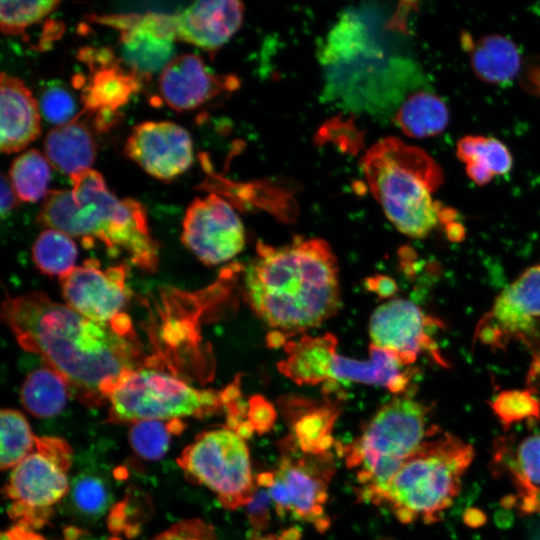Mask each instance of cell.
Listing matches in <instances>:
<instances>
[{
  "label": "cell",
  "instance_id": "6da1fadb",
  "mask_svg": "<svg viewBox=\"0 0 540 540\" xmlns=\"http://www.w3.org/2000/svg\"><path fill=\"white\" fill-rule=\"evenodd\" d=\"M1 317L17 343L59 373L70 396L88 407L109 401L123 377L141 367V345L125 313L93 321L33 291L6 297Z\"/></svg>",
  "mask_w": 540,
  "mask_h": 540
},
{
  "label": "cell",
  "instance_id": "7a4b0ae2",
  "mask_svg": "<svg viewBox=\"0 0 540 540\" xmlns=\"http://www.w3.org/2000/svg\"><path fill=\"white\" fill-rule=\"evenodd\" d=\"M243 277V295L258 318L295 334L321 325L340 307L339 271L329 244L296 237L273 247L261 242Z\"/></svg>",
  "mask_w": 540,
  "mask_h": 540
},
{
  "label": "cell",
  "instance_id": "3957f363",
  "mask_svg": "<svg viewBox=\"0 0 540 540\" xmlns=\"http://www.w3.org/2000/svg\"><path fill=\"white\" fill-rule=\"evenodd\" d=\"M72 189L48 191L38 214L39 222L86 245L93 239L115 256L126 253L130 262L146 272L159 264V243L151 236L146 212L134 199H118L102 175L86 169L70 176Z\"/></svg>",
  "mask_w": 540,
  "mask_h": 540
},
{
  "label": "cell",
  "instance_id": "277c9868",
  "mask_svg": "<svg viewBox=\"0 0 540 540\" xmlns=\"http://www.w3.org/2000/svg\"><path fill=\"white\" fill-rule=\"evenodd\" d=\"M371 193L403 234L424 238L440 222L449 223L432 193L443 182L440 166L424 150L396 137L374 144L361 161Z\"/></svg>",
  "mask_w": 540,
  "mask_h": 540
},
{
  "label": "cell",
  "instance_id": "5b68a950",
  "mask_svg": "<svg viewBox=\"0 0 540 540\" xmlns=\"http://www.w3.org/2000/svg\"><path fill=\"white\" fill-rule=\"evenodd\" d=\"M473 458L472 445L453 434L428 438L394 474L380 505L401 523L439 521L459 494Z\"/></svg>",
  "mask_w": 540,
  "mask_h": 540
},
{
  "label": "cell",
  "instance_id": "8992f818",
  "mask_svg": "<svg viewBox=\"0 0 540 540\" xmlns=\"http://www.w3.org/2000/svg\"><path fill=\"white\" fill-rule=\"evenodd\" d=\"M436 431L422 402L398 395L384 404L343 449L347 466L355 472L358 497L380 505L394 474Z\"/></svg>",
  "mask_w": 540,
  "mask_h": 540
},
{
  "label": "cell",
  "instance_id": "52a82bcc",
  "mask_svg": "<svg viewBox=\"0 0 540 540\" xmlns=\"http://www.w3.org/2000/svg\"><path fill=\"white\" fill-rule=\"evenodd\" d=\"M106 422L203 418L225 408L222 391L197 389L161 370L139 367L119 382L109 398Z\"/></svg>",
  "mask_w": 540,
  "mask_h": 540
},
{
  "label": "cell",
  "instance_id": "ba28073f",
  "mask_svg": "<svg viewBox=\"0 0 540 540\" xmlns=\"http://www.w3.org/2000/svg\"><path fill=\"white\" fill-rule=\"evenodd\" d=\"M177 463L187 480L210 489L226 509L250 504L255 496L248 447L244 438L230 428L198 434Z\"/></svg>",
  "mask_w": 540,
  "mask_h": 540
},
{
  "label": "cell",
  "instance_id": "9c48e42d",
  "mask_svg": "<svg viewBox=\"0 0 540 540\" xmlns=\"http://www.w3.org/2000/svg\"><path fill=\"white\" fill-rule=\"evenodd\" d=\"M71 463L72 451L65 440L36 437L34 450L13 468L5 486L12 500L9 516L26 527L42 526L52 506L69 492Z\"/></svg>",
  "mask_w": 540,
  "mask_h": 540
},
{
  "label": "cell",
  "instance_id": "30bf717a",
  "mask_svg": "<svg viewBox=\"0 0 540 540\" xmlns=\"http://www.w3.org/2000/svg\"><path fill=\"white\" fill-rule=\"evenodd\" d=\"M298 445V444H297ZM292 437L285 441L275 470L258 477L279 515H289L324 532L330 524L325 506L332 463L325 452L297 451Z\"/></svg>",
  "mask_w": 540,
  "mask_h": 540
},
{
  "label": "cell",
  "instance_id": "8fae6325",
  "mask_svg": "<svg viewBox=\"0 0 540 540\" xmlns=\"http://www.w3.org/2000/svg\"><path fill=\"white\" fill-rule=\"evenodd\" d=\"M182 227L184 246L209 266L229 261L245 245L242 221L233 207L214 193L191 202Z\"/></svg>",
  "mask_w": 540,
  "mask_h": 540
},
{
  "label": "cell",
  "instance_id": "7c38bea8",
  "mask_svg": "<svg viewBox=\"0 0 540 540\" xmlns=\"http://www.w3.org/2000/svg\"><path fill=\"white\" fill-rule=\"evenodd\" d=\"M99 22L120 30L122 61L140 77L162 71L173 59L176 37L173 15H108Z\"/></svg>",
  "mask_w": 540,
  "mask_h": 540
},
{
  "label": "cell",
  "instance_id": "4fadbf2b",
  "mask_svg": "<svg viewBox=\"0 0 540 540\" xmlns=\"http://www.w3.org/2000/svg\"><path fill=\"white\" fill-rule=\"evenodd\" d=\"M126 264L102 270L95 259L84 261L60 278L66 304L84 317L98 322H111L124 309L130 290Z\"/></svg>",
  "mask_w": 540,
  "mask_h": 540
},
{
  "label": "cell",
  "instance_id": "5bb4252c",
  "mask_svg": "<svg viewBox=\"0 0 540 540\" xmlns=\"http://www.w3.org/2000/svg\"><path fill=\"white\" fill-rule=\"evenodd\" d=\"M432 324L417 305L394 298L378 306L369 320L371 343L395 353L407 366L418 355L428 352L438 363L446 365L436 343L427 332Z\"/></svg>",
  "mask_w": 540,
  "mask_h": 540
},
{
  "label": "cell",
  "instance_id": "9a60e30c",
  "mask_svg": "<svg viewBox=\"0 0 540 540\" xmlns=\"http://www.w3.org/2000/svg\"><path fill=\"white\" fill-rule=\"evenodd\" d=\"M124 152L149 175L164 181L184 173L193 162L189 133L169 121H147L135 126Z\"/></svg>",
  "mask_w": 540,
  "mask_h": 540
},
{
  "label": "cell",
  "instance_id": "2e32d148",
  "mask_svg": "<svg viewBox=\"0 0 540 540\" xmlns=\"http://www.w3.org/2000/svg\"><path fill=\"white\" fill-rule=\"evenodd\" d=\"M491 467L493 473L505 476L512 488L504 505L521 514H540V433L516 440L500 437L494 442Z\"/></svg>",
  "mask_w": 540,
  "mask_h": 540
},
{
  "label": "cell",
  "instance_id": "e0dca14e",
  "mask_svg": "<svg viewBox=\"0 0 540 540\" xmlns=\"http://www.w3.org/2000/svg\"><path fill=\"white\" fill-rule=\"evenodd\" d=\"M234 75H216L194 54L173 58L162 70L159 81L161 97L176 111L195 109L217 95L236 89Z\"/></svg>",
  "mask_w": 540,
  "mask_h": 540
},
{
  "label": "cell",
  "instance_id": "ac0fdd59",
  "mask_svg": "<svg viewBox=\"0 0 540 540\" xmlns=\"http://www.w3.org/2000/svg\"><path fill=\"white\" fill-rule=\"evenodd\" d=\"M540 317V263L524 271L496 298L480 323V339L495 340L504 334L527 331Z\"/></svg>",
  "mask_w": 540,
  "mask_h": 540
},
{
  "label": "cell",
  "instance_id": "d6986e66",
  "mask_svg": "<svg viewBox=\"0 0 540 540\" xmlns=\"http://www.w3.org/2000/svg\"><path fill=\"white\" fill-rule=\"evenodd\" d=\"M244 6L235 0H202L174 15L176 37L206 51H216L238 31Z\"/></svg>",
  "mask_w": 540,
  "mask_h": 540
},
{
  "label": "cell",
  "instance_id": "ffe728a7",
  "mask_svg": "<svg viewBox=\"0 0 540 540\" xmlns=\"http://www.w3.org/2000/svg\"><path fill=\"white\" fill-rule=\"evenodd\" d=\"M79 56L91 69L90 79L81 94L84 110L117 112L140 88L141 77L119 64L109 49H82Z\"/></svg>",
  "mask_w": 540,
  "mask_h": 540
},
{
  "label": "cell",
  "instance_id": "44dd1931",
  "mask_svg": "<svg viewBox=\"0 0 540 540\" xmlns=\"http://www.w3.org/2000/svg\"><path fill=\"white\" fill-rule=\"evenodd\" d=\"M41 133L39 104L19 78L4 72L0 78V150L14 153Z\"/></svg>",
  "mask_w": 540,
  "mask_h": 540
},
{
  "label": "cell",
  "instance_id": "7402d4cb",
  "mask_svg": "<svg viewBox=\"0 0 540 540\" xmlns=\"http://www.w3.org/2000/svg\"><path fill=\"white\" fill-rule=\"evenodd\" d=\"M337 338L331 333L312 337L304 335L284 345L286 358L277 364L281 374L298 385H316L331 380Z\"/></svg>",
  "mask_w": 540,
  "mask_h": 540
},
{
  "label": "cell",
  "instance_id": "603a6c76",
  "mask_svg": "<svg viewBox=\"0 0 540 540\" xmlns=\"http://www.w3.org/2000/svg\"><path fill=\"white\" fill-rule=\"evenodd\" d=\"M404 366L395 353L371 343L369 359L365 361L337 354L332 365L331 380L382 386L400 395L406 392L411 377L403 370Z\"/></svg>",
  "mask_w": 540,
  "mask_h": 540
},
{
  "label": "cell",
  "instance_id": "cb8c5ba5",
  "mask_svg": "<svg viewBox=\"0 0 540 540\" xmlns=\"http://www.w3.org/2000/svg\"><path fill=\"white\" fill-rule=\"evenodd\" d=\"M44 150L52 167L71 176L90 169L95 160L96 143L89 129L74 119L47 133Z\"/></svg>",
  "mask_w": 540,
  "mask_h": 540
},
{
  "label": "cell",
  "instance_id": "d4e9b609",
  "mask_svg": "<svg viewBox=\"0 0 540 540\" xmlns=\"http://www.w3.org/2000/svg\"><path fill=\"white\" fill-rule=\"evenodd\" d=\"M456 155L465 164L467 176L479 186L508 173L513 164L508 148L494 137L464 136L457 142Z\"/></svg>",
  "mask_w": 540,
  "mask_h": 540
},
{
  "label": "cell",
  "instance_id": "484cf974",
  "mask_svg": "<svg viewBox=\"0 0 540 540\" xmlns=\"http://www.w3.org/2000/svg\"><path fill=\"white\" fill-rule=\"evenodd\" d=\"M474 74L490 84L512 81L521 67V55L515 43L506 36L490 34L479 39L471 48Z\"/></svg>",
  "mask_w": 540,
  "mask_h": 540
},
{
  "label": "cell",
  "instance_id": "4316f807",
  "mask_svg": "<svg viewBox=\"0 0 540 540\" xmlns=\"http://www.w3.org/2000/svg\"><path fill=\"white\" fill-rule=\"evenodd\" d=\"M394 121L405 135L423 139L439 135L446 129L449 111L441 98L421 91L403 102Z\"/></svg>",
  "mask_w": 540,
  "mask_h": 540
},
{
  "label": "cell",
  "instance_id": "83f0119b",
  "mask_svg": "<svg viewBox=\"0 0 540 540\" xmlns=\"http://www.w3.org/2000/svg\"><path fill=\"white\" fill-rule=\"evenodd\" d=\"M70 396L66 380L49 367L30 372L21 387L20 399L24 408L36 417L59 414Z\"/></svg>",
  "mask_w": 540,
  "mask_h": 540
},
{
  "label": "cell",
  "instance_id": "f1b7e54d",
  "mask_svg": "<svg viewBox=\"0 0 540 540\" xmlns=\"http://www.w3.org/2000/svg\"><path fill=\"white\" fill-rule=\"evenodd\" d=\"M32 259L42 273L60 279L76 267L77 246L68 234L47 228L32 246Z\"/></svg>",
  "mask_w": 540,
  "mask_h": 540
},
{
  "label": "cell",
  "instance_id": "f546056e",
  "mask_svg": "<svg viewBox=\"0 0 540 540\" xmlns=\"http://www.w3.org/2000/svg\"><path fill=\"white\" fill-rule=\"evenodd\" d=\"M50 166L46 156L37 149H29L14 159L9 180L19 200L37 202L46 197Z\"/></svg>",
  "mask_w": 540,
  "mask_h": 540
},
{
  "label": "cell",
  "instance_id": "4dcf8cb0",
  "mask_svg": "<svg viewBox=\"0 0 540 540\" xmlns=\"http://www.w3.org/2000/svg\"><path fill=\"white\" fill-rule=\"evenodd\" d=\"M0 466L5 470L18 465L35 448L36 436L24 415L13 409L0 414Z\"/></svg>",
  "mask_w": 540,
  "mask_h": 540
},
{
  "label": "cell",
  "instance_id": "1f68e13d",
  "mask_svg": "<svg viewBox=\"0 0 540 540\" xmlns=\"http://www.w3.org/2000/svg\"><path fill=\"white\" fill-rule=\"evenodd\" d=\"M184 430L180 419L169 421L141 420L129 430V443L136 454L147 460L162 458L168 451L171 435Z\"/></svg>",
  "mask_w": 540,
  "mask_h": 540
},
{
  "label": "cell",
  "instance_id": "d6a6232c",
  "mask_svg": "<svg viewBox=\"0 0 540 540\" xmlns=\"http://www.w3.org/2000/svg\"><path fill=\"white\" fill-rule=\"evenodd\" d=\"M70 502L80 515L101 517L112 503V493L106 480L93 472L76 475L69 489Z\"/></svg>",
  "mask_w": 540,
  "mask_h": 540
},
{
  "label": "cell",
  "instance_id": "836d02e7",
  "mask_svg": "<svg viewBox=\"0 0 540 540\" xmlns=\"http://www.w3.org/2000/svg\"><path fill=\"white\" fill-rule=\"evenodd\" d=\"M489 405L506 430L515 423L540 416V402L528 389L502 391Z\"/></svg>",
  "mask_w": 540,
  "mask_h": 540
},
{
  "label": "cell",
  "instance_id": "e575fe53",
  "mask_svg": "<svg viewBox=\"0 0 540 540\" xmlns=\"http://www.w3.org/2000/svg\"><path fill=\"white\" fill-rule=\"evenodd\" d=\"M336 418V409L325 406L303 416L295 426L294 440L307 452L322 453L329 446L330 429Z\"/></svg>",
  "mask_w": 540,
  "mask_h": 540
},
{
  "label": "cell",
  "instance_id": "d590c367",
  "mask_svg": "<svg viewBox=\"0 0 540 540\" xmlns=\"http://www.w3.org/2000/svg\"><path fill=\"white\" fill-rule=\"evenodd\" d=\"M59 1H1L0 27L7 35H16L50 14Z\"/></svg>",
  "mask_w": 540,
  "mask_h": 540
},
{
  "label": "cell",
  "instance_id": "8d00e7d4",
  "mask_svg": "<svg viewBox=\"0 0 540 540\" xmlns=\"http://www.w3.org/2000/svg\"><path fill=\"white\" fill-rule=\"evenodd\" d=\"M39 109L47 121L57 126L77 118L76 103L72 94L64 86L56 83L42 90Z\"/></svg>",
  "mask_w": 540,
  "mask_h": 540
},
{
  "label": "cell",
  "instance_id": "74e56055",
  "mask_svg": "<svg viewBox=\"0 0 540 540\" xmlns=\"http://www.w3.org/2000/svg\"><path fill=\"white\" fill-rule=\"evenodd\" d=\"M152 540H216L213 528L201 519L174 524Z\"/></svg>",
  "mask_w": 540,
  "mask_h": 540
},
{
  "label": "cell",
  "instance_id": "f35d334b",
  "mask_svg": "<svg viewBox=\"0 0 540 540\" xmlns=\"http://www.w3.org/2000/svg\"><path fill=\"white\" fill-rule=\"evenodd\" d=\"M248 406V421L254 430L263 432L272 426L276 414L271 403L260 395H254Z\"/></svg>",
  "mask_w": 540,
  "mask_h": 540
},
{
  "label": "cell",
  "instance_id": "ab89813d",
  "mask_svg": "<svg viewBox=\"0 0 540 540\" xmlns=\"http://www.w3.org/2000/svg\"><path fill=\"white\" fill-rule=\"evenodd\" d=\"M366 286L381 298L391 297L398 290L396 282L386 275H375L368 278Z\"/></svg>",
  "mask_w": 540,
  "mask_h": 540
},
{
  "label": "cell",
  "instance_id": "60d3db41",
  "mask_svg": "<svg viewBox=\"0 0 540 540\" xmlns=\"http://www.w3.org/2000/svg\"><path fill=\"white\" fill-rule=\"evenodd\" d=\"M0 191H1L0 212H1V216L5 217L8 213H10L15 208L19 199L10 183V180L5 175L1 176Z\"/></svg>",
  "mask_w": 540,
  "mask_h": 540
},
{
  "label": "cell",
  "instance_id": "b9f144b4",
  "mask_svg": "<svg viewBox=\"0 0 540 540\" xmlns=\"http://www.w3.org/2000/svg\"><path fill=\"white\" fill-rule=\"evenodd\" d=\"M254 540H302L301 539V532L292 527L289 529H285L277 534H270L262 537H258Z\"/></svg>",
  "mask_w": 540,
  "mask_h": 540
},
{
  "label": "cell",
  "instance_id": "7bdbcfd3",
  "mask_svg": "<svg viewBox=\"0 0 540 540\" xmlns=\"http://www.w3.org/2000/svg\"><path fill=\"white\" fill-rule=\"evenodd\" d=\"M267 344L270 347H279L281 345H285L286 336L278 330H272V332L267 335Z\"/></svg>",
  "mask_w": 540,
  "mask_h": 540
},
{
  "label": "cell",
  "instance_id": "ee69618b",
  "mask_svg": "<svg viewBox=\"0 0 540 540\" xmlns=\"http://www.w3.org/2000/svg\"><path fill=\"white\" fill-rule=\"evenodd\" d=\"M25 540H45V539L41 537L40 535L29 532Z\"/></svg>",
  "mask_w": 540,
  "mask_h": 540
},
{
  "label": "cell",
  "instance_id": "f6af8a7d",
  "mask_svg": "<svg viewBox=\"0 0 540 540\" xmlns=\"http://www.w3.org/2000/svg\"><path fill=\"white\" fill-rule=\"evenodd\" d=\"M110 540H119V539H117V538H112V539H110Z\"/></svg>",
  "mask_w": 540,
  "mask_h": 540
}]
</instances>
